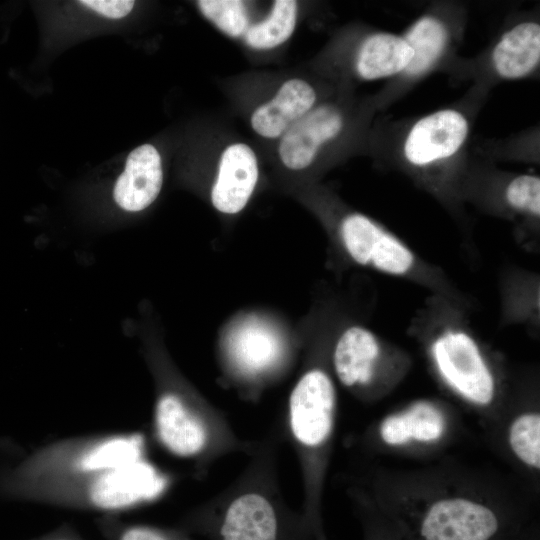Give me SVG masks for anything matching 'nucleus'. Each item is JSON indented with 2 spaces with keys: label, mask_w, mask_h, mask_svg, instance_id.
Returning a JSON list of instances; mask_svg holds the SVG:
<instances>
[{
  "label": "nucleus",
  "mask_w": 540,
  "mask_h": 540,
  "mask_svg": "<svg viewBox=\"0 0 540 540\" xmlns=\"http://www.w3.org/2000/svg\"><path fill=\"white\" fill-rule=\"evenodd\" d=\"M282 434L255 440L242 472L215 496L184 513L177 527L207 540H327L284 499L278 478Z\"/></svg>",
  "instance_id": "obj_1"
},
{
  "label": "nucleus",
  "mask_w": 540,
  "mask_h": 540,
  "mask_svg": "<svg viewBox=\"0 0 540 540\" xmlns=\"http://www.w3.org/2000/svg\"><path fill=\"white\" fill-rule=\"evenodd\" d=\"M144 356L155 382L152 434L161 449L190 463L198 476L226 455L250 454L255 440L241 439L226 415L186 382L162 348L146 340Z\"/></svg>",
  "instance_id": "obj_2"
},
{
  "label": "nucleus",
  "mask_w": 540,
  "mask_h": 540,
  "mask_svg": "<svg viewBox=\"0 0 540 540\" xmlns=\"http://www.w3.org/2000/svg\"><path fill=\"white\" fill-rule=\"evenodd\" d=\"M171 484L168 473L144 459L74 476L2 484L0 493L13 500L120 516L156 502Z\"/></svg>",
  "instance_id": "obj_3"
},
{
  "label": "nucleus",
  "mask_w": 540,
  "mask_h": 540,
  "mask_svg": "<svg viewBox=\"0 0 540 540\" xmlns=\"http://www.w3.org/2000/svg\"><path fill=\"white\" fill-rule=\"evenodd\" d=\"M285 433L299 461L303 481V513L322 527L320 504L336 415V389L321 367L307 369L290 392Z\"/></svg>",
  "instance_id": "obj_4"
},
{
  "label": "nucleus",
  "mask_w": 540,
  "mask_h": 540,
  "mask_svg": "<svg viewBox=\"0 0 540 540\" xmlns=\"http://www.w3.org/2000/svg\"><path fill=\"white\" fill-rule=\"evenodd\" d=\"M147 459L141 432L94 433L54 440L35 448L0 478V485L60 478Z\"/></svg>",
  "instance_id": "obj_5"
},
{
  "label": "nucleus",
  "mask_w": 540,
  "mask_h": 540,
  "mask_svg": "<svg viewBox=\"0 0 540 540\" xmlns=\"http://www.w3.org/2000/svg\"><path fill=\"white\" fill-rule=\"evenodd\" d=\"M506 517L493 507L466 497L434 501L415 520L413 540H501Z\"/></svg>",
  "instance_id": "obj_6"
},
{
  "label": "nucleus",
  "mask_w": 540,
  "mask_h": 540,
  "mask_svg": "<svg viewBox=\"0 0 540 540\" xmlns=\"http://www.w3.org/2000/svg\"><path fill=\"white\" fill-rule=\"evenodd\" d=\"M432 355L442 378L462 397L477 405L492 402L494 377L470 335L453 329L442 332L433 342Z\"/></svg>",
  "instance_id": "obj_7"
},
{
  "label": "nucleus",
  "mask_w": 540,
  "mask_h": 540,
  "mask_svg": "<svg viewBox=\"0 0 540 540\" xmlns=\"http://www.w3.org/2000/svg\"><path fill=\"white\" fill-rule=\"evenodd\" d=\"M340 235L349 256L362 266L395 276L406 275L414 267L412 251L363 214L347 215L341 222Z\"/></svg>",
  "instance_id": "obj_8"
},
{
  "label": "nucleus",
  "mask_w": 540,
  "mask_h": 540,
  "mask_svg": "<svg viewBox=\"0 0 540 540\" xmlns=\"http://www.w3.org/2000/svg\"><path fill=\"white\" fill-rule=\"evenodd\" d=\"M469 133L466 116L446 108L430 113L409 129L403 142V155L412 166L425 168L455 155Z\"/></svg>",
  "instance_id": "obj_9"
},
{
  "label": "nucleus",
  "mask_w": 540,
  "mask_h": 540,
  "mask_svg": "<svg viewBox=\"0 0 540 540\" xmlns=\"http://www.w3.org/2000/svg\"><path fill=\"white\" fill-rule=\"evenodd\" d=\"M288 349L281 338L263 327L237 329L228 339L225 360L229 372L242 384L263 385L281 370Z\"/></svg>",
  "instance_id": "obj_10"
},
{
  "label": "nucleus",
  "mask_w": 540,
  "mask_h": 540,
  "mask_svg": "<svg viewBox=\"0 0 540 540\" xmlns=\"http://www.w3.org/2000/svg\"><path fill=\"white\" fill-rule=\"evenodd\" d=\"M342 127L343 117L336 107L312 108L283 133L279 144L283 164L292 170L308 167L320 147L334 139Z\"/></svg>",
  "instance_id": "obj_11"
},
{
  "label": "nucleus",
  "mask_w": 540,
  "mask_h": 540,
  "mask_svg": "<svg viewBox=\"0 0 540 540\" xmlns=\"http://www.w3.org/2000/svg\"><path fill=\"white\" fill-rule=\"evenodd\" d=\"M163 183L161 157L157 149L144 144L132 150L113 188L115 204L123 211L137 213L158 197Z\"/></svg>",
  "instance_id": "obj_12"
},
{
  "label": "nucleus",
  "mask_w": 540,
  "mask_h": 540,
  "mask_svg": "<svg viewBox=\"0 0 540 540\" xmlns=\"http://www.w3.org/2000/svg\"><path fill=\"white\" fill-rule=\"evenodd\" d=\"M258 180V164L252 149L243 143L228 146L223 152L211 191L213 206L220 212L235 214L248 203Z\"/></svg>",
  "instance_id": "obj_13"
},
{
  "label": "nucleus",
  "mask_w": 540,
  "mask_h": 540,
  "mask_svg": "<svg viewBox=\"0 0 540 540\" xmlns=\"http://www.w3.org/2000/svg\"><path fill=\"white\" fill-rule=\"evenodd\" d=\"M379 355V341L370 330L348 327L339 336L332 354L338 380L347 388L367 385L374 376Z\"/></svg>",
  "instance_id": "obj_14"
},
{
  "label": "nucleus",
  "mask_w": 540,
  "mask_h": 540,
  "mask_svg": "<svg viewBox=\"0 0 540 540\" xmlns=\"http://www.w3.org/2000/svg\"><path fill=\"white\" fill-rule=\"evenodd\" d=\"M316 101L313 87L304 80L285 82L268 103L255 110L251 125L256 133L266 138H276L298 119L309 112Z\"/></svg>",
  "instance_id": "obj_15"
},
{
  "label": "nucleus",
  "mask_w": 540,
  "mask_h": 540,
  "mask_svg": "<svg viewBox=\"0 0 540 540\" xmlns=\"http://www.w3.org/2000/svg\"><path fill=\"white\" fill-rule=\"evenodd\" d=\"M540 61V26L534 21L516 24L496 43L492 63L504 79H520L533 72Z\"/></svg>",
  "instance_id": "obj_16"
},
{
  "label": "nucleus",
  "mask_w": 540,
  "mask_h": 540,
  "mask_svg": "<svg viewBox=\"0 0 540 540\" xmlns=\"http://www.w3.org/2000/svg\"><path fill=\"white\" fill-rule=\"evenodd\" d=\"M413 50L403 36L388 32L368 36L360 46L356 71L364 80H378L406 72Z\"/></svg>",
  "instance_id": "obj_17"
},
{
  "label": "nucleus",
  "mask_w": 540,
  "mask_h": 540,
  "mask_svg": "<svg viewBox=\"0 0 540 540\" xmlns=\"http://www.w3.org/2000/svg\"><path fill=\"white\" fill-rule=\"evenodd\" d=\"M443 414L434 405L419 402L409 409L386 417L380 425L381 439L388 445H402L411 440L433 442L444 433Z\"/></svg>",
  "instance_id": "obj_18"
},
{
  "label": "nucleus",
  "mask_w": 540,
  "mask_h": 540,
  "mask_svg": "<svg viewBox=\"0 0 540 540\" xmlns=\"http://www.w3.org/2000/svg\"><path fill=\"white\" fill-rule=\"evenodd\" d=\"M413 50V60L406 73L420 75L440 57L448 39L445 25L433 16L415 21L403 36Z\"/></svg>",
  "instance_id": "obj_19"
},
{
  "label": "nucleus",
  "mask_w": 540,
  "mask_h": 540,
  "mask_svg": "<svg viewBox=\"0 0 540 540\" xmlns=\"http://www.w3.org/2000/svg\"><path fill=\"white\" fill-rule=\"evenodd\" d=\"M296 17V1L277 0L266 19L249 25L244 34L245 42L255 49L274 48L291 36L295 29Z\"/></svg>",
  "instance_id": "obj_20"
},
{
  "label": "nucleus",
  "mask_w": 540,
  "mask_h": 540,
  "mask_svg": "<svg viewBox=\"0 0 540 540\" xmlns=\"http://www.w3.org/2000/svg\"><path fill=\"white\" fill-rule=\"evenodd\" d=\"M95 526L105 540H195L179 527L127 522L121 516H98Z\"/></svg>",
  "instance_id": "obj_21"
},
{
  "label": "nucleus",
  "mask_w": 540,
  "mask_h": 540,
  "mask_svg": "<svg viewBox=\"0 0 540 540\" xmlns=\"http://www.w3.org/2000/svg\"><path fill=\"white\" fill-rule=\"evenodd\" d=\"M509 444L513 453L534 469L540 468V416L525 413L518 416L509 428Z\"/></svg>",
  "instance_id": "obj_22"
},
{
  "label": "nucleus",
  "mask_w": 540,
  "mask_h": 540,
  "mask_svg": "<svg viewBox=\"0 0 540 540\" xmlns=\"http://www.w3.org/2000/svg\"><path fill=\"white\" fill-rule=\"evenodd\" d=\"M202 14L231 37L244 36L249 27L245 5L238 0H200Z\"/></svg>",
  "instance_id": "obj_23"
},
{
  "label": "nucleus",
  "mask_w": 540,
  "mask_h": 540,
  "mask_svg": "<svg viewBox=\"0 0 540 540\" xmlns=\"http://www.w3.org/2000/svg\"><path fill=\"white\" fill-rule=\"evenodd\" d=\"M505 198L515 210L538 217L540 214V179L523 174L514 177L507 185Z\"/></svg>",
  "instance_id": "obj_24"
},
{
  "label": "nucleus",
  "mask_w": 540,
  "mask_h": 540,
  "mask_svg": "<svg viewBox=\"0 0 540 540\" xmlns=\"http://www.w3.org/2000/svg\"><path fill=\"white\" fill-rule=\"evenodd\" d=\"M79 3L89 10L110 19L127 16L135 2L129 0H82Z\"/></svg>",
  "instance_id": "obj_25"
},
{
  "label": "nucleus",
  "mask_w": 540,
  "mask_h": 540,
  "mask_svg": "<svg viewBox=\"0 0 540 540\" xmlns=\"http://www.w3.org/2000/svg\"><path fill=\"white\" fill-rule=\"evenodd\" d=\"M29 540H86L68 523H64L38 537Z\"/></svg>",
  "instance_id": "obj_26"
},
{
  "label": "nucleus",
  "mask_w": 540,
  "mask_h": 540,
  "mask_svg": "<svg viewBox=\"0 0 540 540\" xmlns=\"http://www.w3.org/2000/svg\"><path fill=\"white\" fill-rule=\"evenodd\" d=\"M366 540H399V538L396 537L394 533L382 528V526H376L375 524H367Z\"/></svg>",
  "instance_id": "obj_27"
}]
</instances>
